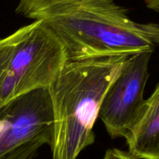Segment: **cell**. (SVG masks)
<instances>
[{
    "instance_id": "52a82bcc",
    "label": "cell",
    "mask_w": 159,
    "mask_h": 159,
    "mask_svg": "<svg viewBox=\"0 0 159 159\" xmlns=\"http://www.w3.org/2000/svg\"><path fill=\"white\" fill-rule=\"evenodd\" d=\"M37 155L33 153H21L6 157L2 159H34Z\"/></svg>"
},
{
    "instance_id": "7a4b0ae2",
    "label": "cell",
    "mask_w": 159,
    "mask_h": 159,
    "mask_svg": "<svg viewBox=\"0 0 159 159\" xmlns=\"http://www.w3.org/2000/svg\"><path fill=\"white\" fill-rule=\"evenodd\" d=\"M129 56L69 61L48 87L53 113L52 159H77L94 143L93 127L102 102Z\"/></svg>"
},
{
    "instance_id": "5b68a950",
    "label": "cell",
    "mask_w": 159,
    "mask_h": 159,
    "mask_svg": "<svg viewBox=\"0 0 159 159\" xmlns=\"http://www.w3.org/2000/svg\"><path fill=\"white\" fill-rule=\"evenodd\" d=\"M128 152L138 159H159V82L127 138Z\"/></svg>"
},
{
    "instance_id": "3957f363",
    "label": "cell",
    "mask_w": 159,
    "mask_h": 159,
    "mask_svg": "<svg viewBox=\"0 0 159 159\" xmlns=\"http://www.w3.org/2000/svg\"><path fill=\"white\" fill-rule=\"evenodd\" d=\"M68 61L62 42L41 20L0 39V110L31 92L48 89Z\"/></svg>"
},
{
    "instance_id": "277c9868",
    "label": "cell",
    "mask_w": 159,
    "mask_h": 159,
    "mask_svg": "<svg viewBox=\"0 0 159 159\" xmlns=\"http://www.w3.org/2000/svg\"><path fill=\"white\" fill-rule=\"evenodd\" d=\"M152 53L146 51L129 56L106 93L99 116L112 138H127L141 115Z\"/></svg>"
},
{
    "instance_id": "ba28073f",
    "label": "cell",
    "mask_w": 159,
    "mask_h": 159,
    "mask_svg": "<svg viewBox=\"0 0 159 159\" xmlns=\"http://www.w3.org/2000/svg\"><path fill=\"white\" fill-rule=\"evenodd\" d=\"M148 9L159 13V0H143Z\"/></svg>"
},
{
    "instance_id": "8992f818",
    "label": "cell",
    "mask_w": 159,
    "mask_h": 159,
    "mask_svg": "<svg viewBox=\"0 0 159 159\" xmlns=\"http://www.w3.org/2000/svg\"><path fill=\"white\" fill-rule=\"evenodd\" d=\"M102 159H138L129 152L118 148H110L106 152Z\"/></svg>"
},
{
    "instance_id": "6da1fadb",
    "label": "cell",
    "mask_w": 159,
    "mask_h": 159,
    "mask_svg": "<svg viewBox=\"0 0 159 159\" xmlns=\"http://www.w3.org/2000/svg\"><path fill=\"white\" fill-rule=\"evenodd\" d=\"M16 12L51 28L68 61L129 56L159 47V24L134 21L114 0H20Z\"/></svg>"
}]
</instances>
